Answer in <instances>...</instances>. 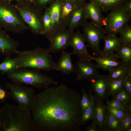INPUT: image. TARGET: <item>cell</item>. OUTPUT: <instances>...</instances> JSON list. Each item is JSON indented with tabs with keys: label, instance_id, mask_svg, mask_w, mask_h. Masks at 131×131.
Instances as JSON below:
<instances>
[{
	"label": "cell",
	"instance_id": "6da1fadb",
	"mask_svg": "<svg viewBox=\"0 0 131 131\" xmlns=\"http://www.w3.org/2000/svg\"><path fill=\"white\" fill-rule=\"evenodd\" d=\"M80 94L66 85L48 86L35 95L30 109L36 131H79Z\"/></svg>",
	"mask_w": 131,
	"mask_h": 131
},
{
	"label": "cell",
	"instance_id": "7a4b0ae2",
	"mask_svg": "<svg viewBox=\"0 0 131 131\" xmlns=\"http://www.w3.org/2000/svg\"><path fill=\"white\" fill-rule=\"evenodd\" d=\"M5 104L1 109L0 131H36L30 109Z\"/></svg>",
	"mask_w": 131,
	"mask_h": 131
},
{
	"label": "cell",
	"instance_id": "3957f363",
	"mask_svg": "<svg viewBox=\"0 0 131 131\" xmlns=\"http://www.w3.org/2000/svg\"><path fill=\"white\" fill-rule=\"evenodd\" d=\"M16 54L18 68H28L46 71L53 69L55 63L48 49L38 47L31 50L18 51Z\"/></svg>",
	"mask_w": 131,
	"mask_h": 131
},
{
	"label": "cell",
	"instance_id": "277c9868",
	"mask_svg": "<svg viewBox=\"0 0 131 131\" xmlns=\"http://www.w3.org/2000/svg\"><path fill=\"white\" fill-rule=\"evenodd\" d=\"M7 75L12 83L30 85L38 88L57 84L54 79L35 69L19 68Z\"/></svg>",
	"mask_w": 131,
	"mask_h": 131
},
{
	"label": "cell",
	"instance_id": "5b68a950",
	"mask_svg": "<svg viewBox=\"0 0 131 131\" xmlns=\"http://www.w3.org/2000/svg\"><path fill=\"white\" fill-rule=\"evenodd\" d=\"M14 6L32 33L44 35L42 10L25 0L17 2Z\"/></svg>",
	"mask_w": 131,
	"mask_h": 131
},
{
	"label": "cell",
	"instance_id": "8992f818",
	"mask_svg": "<svg viewBox=\"0 0 131 131\" xmlns=\"http://www.w3.org/2000/svg\"><path fill=\"white\" fill-rule=\"evenodd\" d=\"M0 24L8 31L19 33L28 28L14 6L8 1L0 5Z\"/></svg>",
	"mask_w": 131,
	"mask_h": 131
},
{
	"label": "cell",
	"instance_id": "52a82bcc",
	"mask_svg": "<svg viewBox=\"0 0 131 131\" xmlns=\"http://www.w3.org/2000/svg\"><path fill=\"white\" fill-rule=\"evenodd\" d=\"M131 17V14L126 10L124 5L112 10L105 17L106 25L103 28L105 34L116 35L128 24Z\"/></svg>",
	"mask_w": 131,
	"mask_h": 131
},
{
	"label": "cell",
	"instance_id": "ba28073f",
	"mask_svg": "<svg viewBox=\"0 0 131 131\" xmlns=\"http://www.w3.org/2000/svg\"><path fill=\"white\" fill-rule=\"evenodd\" d=\"M6 87L9 91L10 98L16 101L18 106L30 109L35 95L32 88L12 82L7 83Z\"/></svg>",
	"mask_w": 131,
	"mask_h": 131
},
{
	"label": "cell",
	"instance_id": "9c48e42d",
	"mask_svg": "<svg viewBox=\"0 0 131 131\" xmlns=\"http://www.w3.org/2000/svg\"><path fill=\"white\" fill-rule=\"evenodd\" d=\"M83 27V36L89 46L92 49L95 57L100 56V41L103 39L105 34L102 27L98 26L92 22L86 21L82 25Z\"/></svg>",
	"mask_w": 131,
	"mask_h": 131
},
{
	"label": "cell",
	"instance_id": "30bf717a",
	"mask_svg": "<svg viewBox=\"0 0 131 131\" xmlns=\"http://www.w3.org/2000/svg\"><path fill=\"white\" fill-rule=\"evenodd\" d=\"M86 41L83 34L78 30L76 32L72 33L69 41L68 46L73 49L72 54L77 55L79 60H92V56L88 52Z\"/></svg>",
	"mask_w": 131,
	"mask_h": 131
},
{
	"label": "cell",
	"instance_id": "8fae6325",
	"mask_svg": "<svg viewBox=\"0 0 131 131\" xmlns=\"http://www.w3.org/2000/svg\"><path fill=\"white\" fill-rule=\"evenodd\" d=\"M108 75L98 74L90 81L95 98L103 101L110 95L109 87L110 81Z\"/></svg>",
	"mask_w": 131,
	"mask_h": 131
},
{
	"label": "cell",
	"instance_id": "7c38bea8",
	"mask_svg": "<svg viewBox=\"0 0 131 131\" xmlns=\"http://www.w3.org/2000/svg\"><path fill=\"white\" fill-rule=\"evenodd\" d=\"M73 31L65 28L54 33L48 39L49 42L48 49L49 52L54 53L66 49Z\"/></svg>",
	"mask_w": 131,
	"mask_h": 131
},
{
	"label": "cell",
	"instance_id": "4fadbf2b",
	"mask_svg": "<svg viewBox=\"0 0 131 131\" xmlns=\"http://www.w3.org/2000/svg\"><path fill=\"white\" fill-rule=\"evenodd\" d=\"M63 1V0H54L48 8L50 17L51 29V35L49 37L54 33L66 28L61 15V8Z\"/></svg>",
	"mask_w": 131,
	"mask_h": 131
},
{
	"label": "cell",
	"instance_id": "5bb4252c",
	"mask_svg": "<svg viewBox=\"0 0 131 131\" xmlns=\"http://www.w3.org/2000/svg\"><path fill=\"white\" fill-rule=\"evenodd\" d=\"M91 61L79 60L77 62L74 72L76 74L77 81L84 79L90 81L98 74V68Z\"/></svg>",
	"mask_w": 131,
	"mask_h": 131
},
{
	"label": "cell",
	"instance_id": "9a60e30c",
	"mask_svg": "<svg viewBox=\"0 0 131 131\" xmlns=\"http://www.w3.org/2000/svg\"><path fill=\"white\" fill-rule=\"evenodd\" d=\"M84 9L87 19H90L92 23L98 26L103 27L106 25L105 17L103 16L99 7L95 3L89 1L84 4Z\"/></svg>",
	"mask_w": 131,
	"mask_h": 131
},
{
	"label": "cell",
	"instance_id": "2e32d148",
	"mask_svg": "<svg viewBox=\"0 0 131 131\" xmlns=\"http://www.w3.org/2000/svg\"><path fill=\"white\" fill-rule=\"evenodd\" d=\"M18 46V42L0 29V53L6 57L16 54Z\"/></svg>",
	"mask_w": 131,
	"mask_h": 131
},
{
	"label": "cell",
	"instance_id": "e0dca14e",
	"mask_svg": "<svg viewBox=\"0 0 131 131\" xmlns=\"http://www.w3.org/2000/svg\"><path fill=\"white\" fill-rule=\"evenodd\" d=\"M92 60L96 63L98 68H100L105 71H109L113 70L123 64L115 54L112 55L92 56Z\"/></svg>",
	"mask_w": 131,
	"mask_h": 131
},
{
	"label": "cell",
	"instance_id": "ac0fdd59",
	"mask_svg": "<svg viewBox=\"0 0 131 131\" xmlns=\"http://www.w3.org/2000/svg\"><path fill=\"white\" fill-rule=\"evenodd\" d=\"M103 101L96 98L94 113L91 119L100 131H103L106 114V105Z\"/></svg>",
	"mask_w": 131,
	"mask_h": 131
},
{
	"label": "cell",
	"instance_id": "d6986e66",
	"mask_svg": "<svg viewBox=\"0 0 131 131\" xmlns=\"http://www.w3.org/2000/svg\"><path fill=\"white\" fill-rule=\"evenodd\" d=\"M72 53L63 51L60 58L57 63H55L53 69L61 72L65 74L74 72L75 66L71 59Z\"/></svg>",
	"mask_w": 131,
	"mask_h": 131
},
{
	"label": "cell",
	"instance_id": "ffe728a7",
	"mask_svg": "<svg viewBox=\"0 0 131 131\" xmlns=\"http://www.w3.org/2000/svg\"><path fill=\"white\" fill-rule=\"evenodd\" d=\"M103 40L104 41V46L103 50H100V56L114 54L121 44L119 38L114 35L107 34L105 35Z\"/></svg>",
	"mask_w": 131,
	"mask_h": 131
},
{
	"label": "cell",
	"instance_id": "44dd1931",
	"mask_svg": "<svg viewBox=\"0 0 131 131\" xmlns=\"http://www.w3.org/2000/svg\"><path fill=\"white\" fill-rule=\"evenodd\" d=\"M84 5L76 7L72 12L68 22L67 26L68 27V29L74 31L86 21Z\"/></svg>",
	"mask_w": 131,
	"mask_h": 131
},
{
	"label": "cell",
	"instance_id": "7402d4cb",
	"mask_svg": "<svg viewBox=\"0 0 131 131\" xmlns=\"http://www.w3.org/2000/svg\"><path fill=\"white\" fill-rule=\"evenodd\" d=\"M129 0H89L96 4L102 12H106L118 7L124 5Z\"/></svg>",
	"mask_w": 131,
	"mask_h": 131
},
{
	"label": "cell",
	"instance_id": "603a6c76",
	"mask_svg": "<svg viewBox=\"0 0 131 131\" xmlns=\"http://www.w3.org/2000/svg\"><path fill=\"white\" fill-rule=\"evenodd\" d=\"M103 131H122L121 120L116 117L106 109L105 121Z\"/></svg>",
	"mask_w": 131,
	"mask_h": 131
},
{
	"label": "cell",
	"instance_id": "cb8c5ba5",
	"mask_svg": "<svg viewBox=\"0 0 131 131\" xmlns=\"http://www.w3.org/2000/svg\"><path fill=\"white\" fill-rule=\"evenodd\" d=\"M18 68V62L16 58L6 57L3 62L0 63V71L2 74H7Z\"/></svg>",
	"mask_w": 131,
	"mask_h": 131
},
{
	"label": "cell",
	"instance_id": "d4e9b609",
	"mask_svg": "<svg viewBox=\"0 0 131 131\" xmlns=\"http://www.w3.org/2000/svg\"><path fill=\"white\" fill-rule=\"evenodd\" d=\"M115 54L123 64L131 65V46L121 43Z\"/></svg>",
	"mask_w": 131,
	"mask_h": 131
},
{
	"label": "cell",
	"instance_id": "484cf974",
	"mask_svg": "<svg viewBox=\"0 0 131 131\" xmlns=\"http://www.w3.org/2000/svg\"><path fill=\"white\" fill-rule=\"evenodd\" d=\"M131 70V65L122 64L116 68L109 71L108 75L110 80L123 78Z\"/></svg>",
	"mask_w": 131,
	"mask_h": 131
},
{
	"label": "cell",
	"instance_id": "4316f807",
	"mask_svg": "<svg viewBox=\"0 0 131 131\" xmlns=\"http://www.w3.org/2000/svg\"><path fill=\"white\" fill-rule=\"evenodd\" d=\"M91 101L88 107L83 113L81 120V125H85L88 121L92 119L95 107V103L96 98L92 93L91 90L89 91Z\"/></svg>",
	"mask_w": 131,
	"mask_h": 131
},
{
	"label": "cell",
	"instance_id": "83f0119b",
	"mask_svg": "<svg viewBox=\"0 0 131 131\" xmlns=\"http://www.w3.org/2000/svg\"><path fill=\"white\" fill-rule=\"evenodd\" d=\"M76 7L68 1L63 0L61 10V19L65 26H67L68 19L72 12Z\"/></svg>",
	"mask_w": 131,
	"mask_h": 131
},
{
	"label": "cell",
	"instance_id": "f1b7e54d",
	"mask_svg": "<svg viewBox=\"0 0 131 131\" xmlns=\"http://www.w3.org/2000/svg\"><path fill=\"white\" fill-rule=\"evenodd\" d=\"M42 19L44 29V35L48 39L51 34V19L48 8L43 13Z\"/></svg>",
	"mask_w": 131,
	"mask_h": 131
},
{
	"label": "cell",
	"instance_id": "f546056e",
	"mask_svg": "<svg viewBox=\"0 0 131 131\" xmlns=\"http://www.w3.org/2000/svg\"><path fill=\"white\" fill-rule=\"evenodd\" d=\"M119 33L121 43L131 46V26L128 25L123 29Z\"/></svg>",
	"mask_w": 131,
	"mask_h": 131
},
{
	"label": "cell",
	"instance_id": "4dcf8cb0",
	"mask_svg": "<svg viewBox=\"0 0 131 131\" xmlns=\"http://www.w3.org/2000/svg\"><path fill=\"white\" fill-rule=\"evenodd\" d=\"M112 96V98L117 99L128 104H131V96L123 87Z\"/></svg>",
	"mask_w": 131,
	"mask_h": 131
},
{
	"label": "cell",
	"instance_id": "1f68e13d",
	"mask_svg": "<svg viewBox=\"0 0 131 131\" xmlns=\"http://www.w3.org/2000/svg\"><path fill=\"white\" fill-rule=\"evenodd\" d=\"M123 78L110 80L109 87L110 95H113L123 87Z\"/></svg>",
	"mask_w": 131,
	"mask_h": 131
},
{
	"label": "cell",
	"instance_id": "d6a6232c",
	"mask_svg": "<svg viewBox=\"0 0 131 131\" xmlns=\"http://www.w3.org/2000/svg\"><path fill=\"white\" fill-rule=\"evenodd\" d=\"M82 96L81 100V105L83 113L88 106L91 101L90 95L87 93L85 88H83L81 90Z\"/></svg>",
	"mask_w": 131,
	"mask_h": 131
},
{
	"label": "cell",
	"instance_id": "836d02e7",
	"mask_svg": "<svg viewBox=\"0 0 131 131\" xmlns=\"http://www.w3.org/2000/svg\"><path fill=\"white\" fill-rule=\"evenodd\" d=\"M121 121L122 131H131V113H127Z\"/></svg>",
	"mask_w": 131,
	"mask_h": 131
},
{
	"label": "cell",
	"instance_id": "e575fe53",
	"mask_svg": "<svg viewBox=\"0 0 131 131\" xmlns=\"http://www.w3.org/2000/svg\"><path fill=\"white\" fill-rule=\"evenodd\" d=\"M106 103L107 105L111 107L118 109L126 110L131 113V104L128 105L124 104L115 103L107 99Z\"/></svg>",
	"mask_w": 131,
	"mask_h": 131
},
{
	"label": "cell",
	"instance_id": "d590c367",
	"mask_svg": "<svg viewBox=\"0 0 131 131\" xmlns=\"http://www.w3.org/2000/svg\"><path fill=\"white\" fill-rule=\"evenodd\" d=\"M106 109L118 118L121 119L127 112H129L125 110L118 109L111 107L108 106L106 105Z\"/></svg>",
	"mask_w": 131,
	"mask_h": 131
},
{
	"label": "cell",
	"instance_id": "8d00e7d4",
	"mask_svg": "<svg viewBox=\"0 0 131 131\" xmlns=\"http://www.w3.org/2000/svg\"><path fill=\"white\" fill-rule=\"evenodd\" d=\"M123 88L131 96V70L123 78Z\"/></svg>",
	"mask_w": 131,
	"mask_h": 131
},
{
	"label": "cell",
	"instance_id": "74e56055",
	"mask_svg": "<svg viewBox=\"0 0 131 131\" xmlns=\"http://www.w3.org/2000/svg\"><path fill=\"white\" fill-rule=\"evenodd\" d=\"M10 98L8 91L0 84V103H5V101Z\"/></svg>",
	"mask_w": 131,
	"mask_h": 131
},
{
	"label": "cell",
	"instance_id": "f35d334b",
	"mask_svg": "<svg viewBox=\"0 0 131 131\" xmlns=\"http://www.w3.org/2000/svg\"><path fill=\"white\" fill-rule=\"evenodd\" d=\"M54 0H35V6L42 10L48 4H49Z\"/></svg>",
	"mask_w": 131,
	"mask_h": 131
},
{
	"label": "cell",
	"instance_id": "ab89813d",
	"mask_svg": "<svg viewBox=\"0 0 131 131\" xmlns=\"http://www.w3.org/2000/svg\"><path fill=\"white\" fill-rule=\"evenodd\" d=\"M69 1L74 5L76 7L83 5L85 3L86 0H63Z\"/></svg>",
	"mask_w": 131,
	"mask_h": 131
},
{
	"label": "cell",
	"instance_id": "60d3db41",
	"mask_svg": "<svg viewBox=\"0 0 131 131\" xmlns=\"http://www.w3.org/2000/svg\"><path fill=\"white\" fill-rule=\"evenodd\" d=\"M85 131H100L96 126L93 123H91L88 125L86 128Z\"/></svg>",
	"mask_w": 131,
	"mask_h": 131
},
{
	"label": "cell",
	"instance_id": "b9f144b4",
	"mask_svg": "<svg viewBox=\"0 0 131 131\" xmlns=\"http://www.w3.org/2000/svg\"><path fill=\"white\" fill-rule=\"evenodd\" d=\"M124 6L127 11L131 14V0H129L124 4Z\"/></svg>",
	"mask_w": 131,
	"mask_h": 131
},
{
	"label": "cell",
	"instance_id": "7bdbcfd3",
	"mask_svg": "<svg viewBox=\"0 0 131 131\" xmlns=\"http://www.w3.org/2000/svg\"><path fill=\"white\" fill-rule=\"evenodd\" d=\"M26 1L35 6V0H25Z\"/></svg>",
	"mask_w": 131,
	"mask_h": 131
},
{
	"label": "cell",
	"instance_id": "ee69618b",
	"mask_svg": "<svg viewBox=\"0 0 131 131\" xmlns=\"http://www.w3.org/2000/svg\"><path fill=\"white\" fill-rule=\"evenodd\" d=\"M20 0H8V1L9 2L11 3V2L13 1H16L17 2H18Z\"/></svg>",
	"mask_w": 131,
	"mask_h": 131
}]
</instances>
